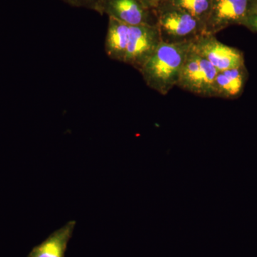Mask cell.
Wrapping results in <instances>:
<instances>
[{
  "mask_svg": "<svg viewBox=\"0 0 257 257\" xmlns=\"http://www.w3.org/2000/svg\"><path fill=\"white\" fill-rule=\"evenodd\" d=\"M193 41H162L139 72L147 85L166 95L178 84Z\"/></svg>",
  "mask_w": 257,
  "mask_h": 257,
  "instance_id": "obj_1",
  "label": "cell"
},
{
  "mask_svg": "<svg viewBox=\"0 0 257 257\" xmlns=\"http://www.w3.org/2000/svg\"><path fill=\"white\" fill-rule=\"evenodd\" d=\"M76 221H69L56 230L40 244L34 246L28 257H65L68 243L73 235Z\"/></svg>",
  "mask_w": 257,
  "mask_h": 257,
  "instance_id": "obj_9",
  "label": "cell"
},
{
  "mask_svg": "<svg viewBox=\"0 0 257 257\" xmlns=\"http://www.w3.org/2000/svg\"><path fill=\"white\" fill-rule=\"evenodd\" d=\"M163 42L193 41L204 34V25L187 12L164 4L154 12Z\"/></svg>",
  "mask_w": 257,
  "mask_h": 257,
  "instance_id": "obj_2",
  "label": "cell"
},
{
  "mask_svg": "<svg viewBox=\"0 0 257 257\" xmlns=\"http://www.w3.org/2000/svg\"><path fill=\"white\" fill-rule=\"evenodd\" d=\"M249 16L257 17V0H251Z\"/></svg>",
  "mask_w": 257,
  "mask_h": 257,
  "instance_id": "obj_15",
  "label": "cell"
},
{
  "mask_svg": "<svg viewBox=\"0 0 257 257\" xmlns=\"http://www.w3.org/2000/svg\"><path fill=\"white\" fill-rule=\"evenodd\" d=\"M251 0H213L204 34L216 35L232 25H243L249 17Z\"/></svg>",
  "mask_w": 257,
  "mask_h": 257,
  "instance_id": "obj_5",
  "label": "cell"
},
{
  "mask_svg": "<svg viewBox=\"0 0 257 257\" xmlns=\"http://www.w3.org/2000/svg\"><path fill=\"white\" fill-rule=\"evenodd\" d=\"M168 1L169 0H142L144 5L146 7L147 9L153 13Z\"/></svg>",
  "mask_w": 257,
  "mask_h": 257,
  "instance_id": "obj_13",
  "label": "cell"
},
{
  "mask_svg": "<svg viewBox=\"0 0 257 257\" xmlns=\"http://www.w3.org/2000/svg\"><path fill=\"white\" fill-rule=\"evenodd\" d=\"M71 6L94 10L99 0H62Z\"/></svg>",
  "mask_w": 257,
  "mask_h": 257,
  "instance_id": "obj_12",
  "label": "cell"
},
{
  "mask_svg": "<svg viewBox=\"0 0 257 257\" xmlns=\"http://www.w3.org/2000/svg\"><path fill=\"white\" fill-rule=\"evenodd\" d=\"M192 46L219 72L245 64L241 51L223 44L216 35L203 34L193 40Z\"/></svg>",
  "mask_w": 257,
  "mask_h": 257,
  "instance_id": "obj_6",
  "label": "cell"
},
{
  "mask_svg": "<svg viewBox=\"0 0 257 257\" xmlns=\"http://www.w3.org/2000/svg\"><path fill=\"white\" fill-rule=\"evenodd\" d=\"M213 0H169L165 4L172 5L187 12L204 25L212 5Z\"/></svg>",
  "mask_w": 257,
  "mask_h": 257,
  "instance_id": "obj_11",
  "label": "cell"
},
{
  "mask_svg": "<svg viewBox=\"0 0 257 257\" xmlns=\"http://www.w3.org/2000/svg\"><path fill=\"white\" fill-rule=\"evenodd\" d=\"M130 25L109 18L105 39V52L109 58L124 62L127 50Z\"/></svg>",
  "mask_w": 257,
  "mask_h": 257,
  "instance_id": "obj_10",
  "label": "cell"
},
{
  "mask_svg": "<svg viewBox=\"0 0 257 257\" xmlns=\"http://www.w3.org/2000/svg\"><path fill=\"white\" fill-rule=\"evenodd\" d=\"M219 71L192 45L179 77L177 87L204 97H213V89Z\"/></svg>",
  "mask_w": 257,
  "mask_h": 257,
  "instance_id": "obj_3",
  "label": "cell"
},
{
  "mask_svg": "<svg viewBox=\"0 0 257 257\" xmlns=\"http://www.w3.org/2000/svg\"><path fill=\"white\" fill-rule=\"evenodd\" d=\"M248 77L246 65L220 71L216 74L213 97L235 99L242 94Z\"/></svg>",
  "mask_w": 257,
  "mask_h": 257,
  "instance_id": "obj_8",
  "label": "cell"
},
{
  "mask_svg": "<svg viewBox=\"0 0 257 257\" xmlns=\"http://www.w3.org/2000/svg\"><path fill=\"white\" fill-rule=\"evenodd\" d=\"M242 26L246 27L253 32H257V17L249 16L243 24Z\"/></svg>",
  "mask_w": 257,
  "mask_h": 257,
  "instance_id": "obj_14",
  "label": "cell"
},
{
  "mask_svg": "<svg viewBox=\"0 0 257 257\" xmlns=\"http://www.w3.org/2000/svg\"><path fill=\"white\" fill-rule=\"evenodd\" d=\"M94 11L128 25L156 23L153 12L142 0H99Z\"/></svg>",
  "mask_w": 257,
  "mask_h": 257,
  "instance_id": "obj_7",
  "label": "cell"
},
{
  "mask_svg": "<svg viewBox=\"0 0 257 257\" xmlns=\"http://www.w3.org/2000/svg\"><path fill=\"white\" fill-rule=\"evenodd\" d=\"M162 42L157 24L130 25L124 63L140 71Z\"/></svg>",
  "mask_w": 257,
  "mask_h": 257,
  "instance_id": "obj_4",
  "label": "cell"
}]
</instances>
